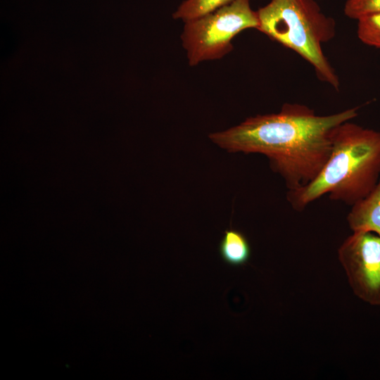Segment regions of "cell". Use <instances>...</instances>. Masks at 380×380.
<instances>
[{
    "instance_id": "1",
    "label": "cell",
    "mask_w": 380,
    "mask_h": 380,
    "mask_svg": "<svg viewBox=\"0 0 380 380\" xmlns=\"http://www.w3.org/2000/svg\"><path fill=\"white\" fill-rule=\"evenodd\" d=\"M358 109L319 115L306 106L285 103L279 113L249 117L209 138L230 152L265 155L288 191L295 190L317 177L330 156L334 130Z\"/></svg>"
},
{
    "instance_id": "2",
    "label": "cell",
    "mask_w": 380,
    "mask_h": 380,
    "mask_svg": "<svg viewBox=\"0 0 380 380\" xmlns=\"http://www.w3.org/2000/svg\"><path fill=\"white\" fill-rule=\"evenodd\" d=\"M379 177L380 132L348 120L334 130L330 156L317 177L288 191L286 198L297 211L325 194L352 206L372 191Z\"/></svg>"
},
{
    "instance_id": "3",
    "label": "cell",
    "mask_w": 380,
    "mask_h": 380,
    "mask_svg": "<svg viewBox=\"0 0 380 380\" xmlns=\"http://www.w3.org/2000/svg\"><path fill=\"white\" fill-rule=\"evenodd\" d=\"M257 13L259 31L296 52L319 80L338 89V77L322 49L334 37L336 24L314 0H272Z\"/></svg>"
},
{
    "instance_id": "4",
    "label": "cell",
    "mask_w": 380,
    "mask_h": 380,
    "mask_svg": "<svg viewBox=\"0 0 380 380\" xmlns=\"http://www.w3.org/2000/svg\"><path fill=\"white\" fill-rule=\"evenodd\" d=\"M257 11L250 0H233L213 12L184 22L181 35L189 65L220 59L233 49L232 39L241 31L258 30Z\"/></svg>"
},
{
    "instance_id": "5",
    "label": "cell",
    "mask_w": 380,
    "mask_h": 380,
    "mask_svg": "<svg viewBox=\"0 0 380 380\" xmlns=\"http://www.w3.org/2000/svg\"><path fill=\"white\" fill-rule=\"evenodd\" d=\"M338 260L354 294L372 305H380V236L353 232L338 249Z\"/></svg>"
},
{
    "instance_id": "6",
    "label": "cell",
    "mask_w": 380,
    "mask_h": 380,
    "mask_svg": "<svg viewBox=\"0 0 380 380\" xmlns=\"http://www.w3.org/2000/svg\"><path fill=\"white\" fill-rule=\"evenodd\" d=\"M346 220L353 232H371L380 236V177L372 191L351 206Z\"/></svg>"
},
{
    "instance_id": "7",
    "label": "cell",
    "mask_w": 380,
    "mask_h": 380,
    "mask_svg": "<svg viewBox=\"0 0 380 380\" xmlns=\"http://www.w3.org/2000/svg\"><path fill=\"white\" fill-rule=\"evenodd\" d=\"M222 259L232 266L246 264L251 256V247L246 237L239 231L227 229L219 244Z\"/></svg>"
},
{
    "instance_id": "8",
    "label": "cell",
    "mask_w": 380,
    "mask_h": 380,
    "mask_svg": "<svg viewBox=\"0 0 380 380\" xmlns=\"http://www.w3.org/2000/svg\"><path fill=\"white\" fill-rule=\"evenodd\" d=\"M233 0H184L173 13L174 19L184 22L203 16L229 4Z\"/></svg>"
},
{
    "instance_id": "9",
    "label": "cell",
    "mask_w": 380,
    "mask_h": 380,
    "mask_svg": "<svg viewBox=\"0 0 380 380\" xmlns=\"http://www.w3.org/2000/svg\"><path fill=\"white\" fill-rule=\"evenodd\" d=\"M357 34L365 44L380 49V13L359 18Z\"/></svg>"
},
{
    "instance_id": "10",
    "label": "cell",
    "mask_w": 380,
    "mask_h": 380,
    "mask_svg": "<svg viewBox=\"0 0 380 380\" xmlns=\"http://www.w3.org/2000/svg\"><path fill=\"white\" fill-rule=\"evenodd\" d=\"M345 15L352 19L380 13V0H347L344 6Z\"/></svg>"
}]
</instances>
